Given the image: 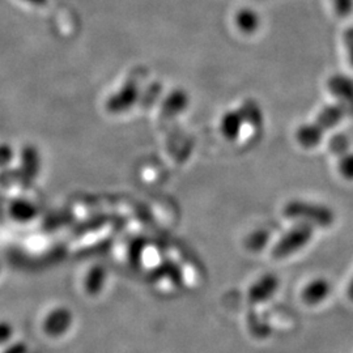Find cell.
Masks as SVG:
<instances>
[{
  "instance_id": "7",
  "label": "cell",
  "mask_w": 353,
  "mask_h": 353,
  "mask_svg": "<svg viewBox=\"0 0 353 353\" xmlns=\"http://www.w3.org/2000/svg\"><path fill=\"white\" fill-rule=\"evenodd\" d=\"M280 281L275 274H265L249 288L248 297L252 303H262L272 299L278 292Z\"/></svg>"
},
{
  "instance_id": "18",
  "label": "cell",
  "mask_w": 353,
  "mask_h": 353,
  "mask_svg": "<svg viewBox=\"0 0 353 353\" xmlns=\"http://www.w3.org/2000/svg\"><path fill=\"white\" fill-rule=\"evenodd\" d=\"M14 151L8 143H0V169H4L12 164Z\"/></svg>"
},
{
  "instance_id": "3",
  "label": "cell",
  "mask_w": 353,
  "mask_h": 353,
  "mask_svg": "<svg viewBox=\"0 0 353 353\" xmlns=\"http://www.w3.org/2000/svg\"><path fill=\"white\" fill-rule=\"evenodd\" d=\"M314 236V228L309 224L299 223L276 242L272 249V256L283 259L303 249Z\"/></svg>"
},
{
  "instance_id": "13",
  "label": "cell",
  "mask_w": 353,
  "mask_h": 353,
  "mask_svg": "<svg viewBox=\"0 0 353 353\" xmlns=\"http://www.w3.org/2000/svg\"><path fill=\"white\" fill-rule=\"evenodd\" d=\"M108 279V272L103 267L94 265L92 267L84 279V288L88 292V294H99L105 288Z\"/></svg>"
},
{
  "instance_id": "9",
  "label": "cell",
  "mask_w": 353,
  "mask_h": 353,
  "mask_svg": "<svg viewBox=\"0 0 353 353\" xmlns=\"http://www.w3.org/2000/svg\"><path fill=\"white\" fill-rule=\"evenodd\" d=\"M243 125H245V119L240 109L229 110L227 113H224L220 119V132L225 139L234 141L240 138Z\"/></svg>"
},
{
  "instance_id": "6",
  "label": "cell",
  "mask_w": 353,
  "mask_h": 353,
  "mask_svg": "<svg viewBox=\"0 0 353 353\" xmlns=\"http://www.w3.org/2000/svg\"><path fill=\"white\" fill-rule=\"evenodd\" d=\"M140 92L135 83H126L122 88L117 90L106 102L109 112L114 114L123 113L130 110L139 100Z\"/></svg>"
},
{
  "instance_id": "24",
  "label": "cell",
  "mask_w": 353,
  "mask_h": 353,
  "mask_svg": "<svg viewBox=\"0 0 353 353\" xmlns=\"http://www.w3.org/2000/svg\"><path fill=\"white\" fill-rule=\"evenodd\" d=\"M0 271H1V265H0Z\"/></svg>"
},
{
  "instance_id": "2",
  "label": "cell",
  "mask_w": 353,
  "mask_h": 353,
  "mask_svg": "<svg viewBox=\"0 0 353 353\" xmlns=\"http://www.w3.org/2000/svg\"><path fill=\"white\" fill-rule=\"evenodd\" d=\"M283 214L290 220L312 227H331L335 221V212L328 205L303 199L290 201L284 205Z\"/></svg>"
},
{
  "instance_id": "22",
  "label": "cell",
  "mask_w": 353,
  "mask_h": 353,
  "mask_svg": "<svg viewBox=\"0 0 353 353\" xmlns=\"http://www.w3.org/2000/svg\"><path fill=\"white\" fill-rule=\"evenodd\" d=\"M23 1H26V3L30 4V6H36V7H38V6H43L48 0H23Z\"/></svg>"
},
{
  "instance_id": "12",
  "label": "cell",
  "mask_w": 353,
  "mask_h": 353,
  "mask_svg": "<svg viewBox=\"0 0 353 353\" xmlns=\"http://www.w3.org/2000/svg\"><path fill=\"white\" fill-rule=\"evenodd\" d=\"M189 106V96L185 90L176 89L170 92L163 102V110L166 115H176L182 113Z\"/></svg>"
},
{
  "instance_id": "8",
  "label": "cell",
  "mask_w": 353,
  "mask_h": 353,
  "mask_svg": "<svg viewBox=\"0 0 353 353\" xmlns=\"http://www.w3.org/2000/svg\"><path fill=\"white\" fill-rule=\"evenodd\" d=\"M331 293V284L327 279L316 278L303 287V301L307 305H318L325 301Z\"/></svg>"
},
{
  "instance_id": "21",
  "label": "cell",
  "mask_w": 353,
  "mask_h": 353,
  "mask_svg": "<svg viewBox=\"0 0 353 353\" xmlns=\"http://www.w3.org/2000/svg\"><path fill=\"white\" fill-rule=\"evenodd\" d=\"M343 42L347 50L348 61L353 68V26H348L343 33Z\"/></svg>"
},
{
  "instance_id": "15",
  "label": "cell",
  "mask_w": 353,
  "mask_h": 353,
  "mask_svg": "<svg viewBox=\"0 0 353 353\" xmlns=\"http://www.w3.org/2000/svg\"><path fill=\"white\" fill-rule=\"evenodd\" d=\"M338 166L341 176L348 181H353V152H344L338 156Z\"/></svg>"
},
{
  "instance_id": "20",
  "label": "cell",
  "mask_w": 353,
  "mask_h": 353,
  "mask_svg": "<svg viewBox=\"0 0 353 353\" xmlns=\"http://www.w3.org/2000/svg\"><path fill=\"white\" fill-rule=\"evenodd\" d=\"M13 332L12 323L0 319V345H7L12 339Z\"/></svg>"
},
{
  "instance_id": "10",
  "label": "cell",
  "mask_w": 353,
  "mask_h": 353,
  "mask_svg": "<svg viewBox=\"0 0 353 353\" xmlns=\"http://www.w3.org/2000/svg\"><path fill=\"white\" fill-rule=\"evenodd\" d=\"M8 214L16 223H29L37 214V208L33 203L20 198L10 203Z\"/></svg>"
},
{
  "instance_id": "1",
  "label": "cell",
  "mask_w": 353,
  "mask_h": 353,
  "mask_svg": "<svg viewBox=\"0 0 353 353\" xmlns=\"http://www.w3.org/2000/svg\"><path fill=\"white\" fill-rule=\"evenodd\" d=\"M347 115L348 110L341 102L330 103L319 112L313 122L305 123L297 128V143L306 150L314 148L321 143V140L323 139L326 132L332 130L336 125H339Z\"/></svg>"
},
{
  "instance_id": "14",
  "label": "cell",
  "mask_w": 353,
  "mask_h": 353,
  "mask_svg": "<svg viewBox=\"0 0 353 353\" xmlns=\"http://www.w3.org/2000/svg\"><path fill=\"white\" fill-rule=\"evenodd\" d=\"M240 112L243 115L245 123H249L250 126L259 130L265 123V115L262 112V108L258 102L254 100H246L241 105Z\"/></svg>"
},
{
  "instance_id": "17",
  "label": "cell",
  "mask_w": 353,
  "mask_h": 353,
  "mask_svg": "<svg viewBox=\"0 0 353 353\" xmlns=\"http://www.w3.org/2000/svg\"><path fill=\"white\" fill-rule=\"evenodd\" d=\"M330 150L336 156L350 150V139L344 134H336L330 139Z\"/></svg>"
},
{
  "instance_id": "16",
  "label": "cell",
  "mask_w": 353,
  "mask_h": 353,
  "mask_svg": "<svg viewBox=\"0 0 353 353\" xmlns=\"http://www.w3.org/2000/svg\"><path fill=\"white\" fill-rule=\"evenodd\" d=\"M267 241H268L267 232H265V230H256V232H254L252 234H250V236L248 237L246 245H248V248H249L250 250L256 252V250H261V249L265 248Z\"/></svg>"
},
{
  "instance_id": "5",
  "label": "cell",
  "mask_w": 353,
  "mask_h": 353,
  "mask_svg": "<svg viewBox=\"0 0 353 353\" xmlns=\"http://www.w3.org/2000/svg\"><path fill=\"white\" fill-rule=\"evenodd\" d=\"M327 88L336 102H341L353 117V79L343 74H334L327 80Z\"/></svg>"
},
{
  "instance_id": "11",
  "label": "cell",
  "mask_w": 353,
  "mask_h": 353,
  "mask_svg": "<svg viewBox=\"0 0 353 353\" xmlns=\"http://www.w3.org/2000/svg\"><path fill=\"white\" fill-rule=\"evenodd\" d=\"M234 24L242 33L252 34L261 26V17L252 8H241L234 14Z\"/></svg>"
},
{
  "instance_id": "19",
  "label": "cell",
  "mask_w": 353,
  "mask_h": 353,
  "mask_svg": "<svg viewBox=\"0 0 353 353\" xmlns=\"http://www.w3.org/2000/svg\"><path fill=\"white\" fill-rule=\"evenodd\" d=\"M335 13L339 17H348L353 12V0H332Z\"/></svg>"
},
{
  "instance_id": "23",
  "label": "cell",
  "mask_w": 353,
  "mask_h": 353,
  "mask_svg": "<svg viewBox=\"0 0 353 353\" xmlns=\"http://www.w3.org/2000/svg\"><path fill=\"white\" fill-rule=\"evenodd\" d=\"M347 296H348V299L353 303V278L352 280L350 281L348 287H347Z\"/></svg>"
},
{
  "instance_id": "4",
  "label": "cell",
  "mask_w": 353,
  "mask_h": 353,
  "mask_svg": "<svg viewBox=\"0 0 353 353\" xmlns=\"http://www.w3.org/2000/svg\"><path fill=\"white\" fill-rule=\"evenodd\" d=\"M74 322V316L72 312L65 307V306H59L50 310L48 316L43 318V331L48 334V336L51 338H58L64 335Z\"/></svg>"
}]
</instances>
